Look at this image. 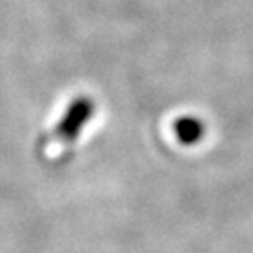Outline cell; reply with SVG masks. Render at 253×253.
I'll return each instance as SVG.
<instances>
[{
	"label": "cell",
	"mask_w": 253,
	"mask_h": 253,
	"mask_svg": "<svg viewBox=\"0 0 253 253\" xmlns=\"http://www.w3.org/2000/svg\"><path fill=\"white\" fill-rule=\"evenodd\" d=\"M94 105L88 98H77L72 101V105L68 107V111L64 113L60 124L56 126V137L62 141H75L84 124L90 120Z\"/></svg>",
	"instance_id": "1"
},
{
	"label": "cell",
	"mask_w": 253,
	"mask_h": 253,
	"mask_svg": "<svg viewBox=\"0 0 253 253\" xmlns=\"http://www.w3.org/2000/svg\"><path fill=\"white\" fill-rule=\"evenodd\" d=\"M174 133H176V139L184 145H195L203 139L205 126L195 117H182L174 122Z\"/></svg>",
	"instance_id": "2"
}]
</instances>
